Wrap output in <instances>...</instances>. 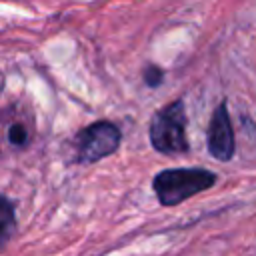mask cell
Wrapping results in <instances>:
<instances>
[{
	"mask_svg": "<svg viewBox=\"0 0 256 256\" xmlns=\"http://www.w3.org/2000/svg\"><path fill=\"white\" fill-rule=\"evenodd\" d=\"M186 124L188 118L182 100H172L170 104L156 110L148 126V138L152 148L166 156L186 154L190 148Z\"/></svg>",
	"mask_w": 256,
	"mask_h": 256,
	"instance_id": "cell-2",
	"label": "cell"
},
{
	"mask_svg": "<svg viewBox=\"0 0 256 256\" xmlns=\"http://www.w3.org/2000/svg\"><path fill=\"white\" fill-rule=\"evenodd\" d=\"M142 78H144V84H146V86L156 88V86H160L162 80H164V70L158 68V66H154V64H148V66L144 68V72H142Z\"/></svg>",
	"mask_w": 256,
	"mask_h": 256,
	"instance_id": "cell-7",
	"label": "cell"
},
{
	"mask_svg": "<svg viewBox=\"0 0 256 256\" xmlns=\"http://www.w3.org/2000/svg\"><path fill=\"white\" fill-rule=\"evenodd\" d=\"M122 132L110 120H96L82 128L74 138L76 162L94 164L110 154H114L120 146Z\"/></svg>",
	"mask_w": 256,
	"mask_h": 256,
	"instance_id": "cell-3",
	"label": "cell"
},
{
	"mask_svg": "<svg viewBox=\"0 0 256 256\" xmlns=\"http://www.w3.org/2000/svg\"><path fill=\"white\" fill-rule=\"evenodd\" d=\"M206 148L208 154L220 162H230L236 154V136L226 100H222L210 116V124L206 132Z\"/></svg>",
	"mask_w": 256,
	"mask_h": 256,
	"instance_id": "cell-4",
	"label": "cell"
},
{
	"mask_svg": "<svg viewBox=\"0 0 256 256\" xmlns=\"http://www.w3.org/2000/svg\"><path fill=\"white\" fill-rule=\"evenodd\" d=\"M8 142H10L12 146H18V148L26 146V142H28V130H26L20 122H14V124L8 128Z\"/></svg>",
	"mask_w": 256,
	"mask_h": 256,
	"instance_id": "cell-6",
	"label": "cell"
},
{
	"mask_svg": "<svg viewBox=\"0 0 256 256\" xmlns=\"http://www.w3.org/2000/svg\"><path fill=\"white\" fill-rule=\"evenodd\" d=\"M216 172L206 168H166L152 178V190L162 206H176L184 200L210 190Z\"/></svg>",
	"mask_w": 256,
	"mask_h": 256,
	"instance_id": "cell-1",
	"label": "cell"
},
{
	"mask_svg": "<svg viewBox=\"0 0 256 256\" xmlns=\"http://www.w3.org/2000/svg\"><path fill=\"white\" fill-rule=\"evenodd\" d=\"M16 230V212H14V204L10 202L8 196H2V208H0V240L2 246L10 240V236Z\"/></svg>",
	"mask_w": 256,
	"mask_h": 256,
	"instance_id": "cell-5",
	"label": "cell"
}]
</instances>
